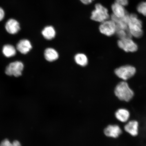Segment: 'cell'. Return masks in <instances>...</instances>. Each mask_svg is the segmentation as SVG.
<instances>
[{
  "mask_svg": "<svg viewBox=\"0 0 146 146\" xmlns=\"http://www.w3.org/2000/svg\"><path fill=\"white\" fill-rule=\"evenodd\" d=\"M114 93L115 96L120 101L128 102L132 99L134 92L129 87L127 82L122 81L119 83L115 88Z\"/></svg>",
  "mask_w": 146,
  "mask_h": 146,
  "instance_id": "obj_1",
  "label": "cell"
},
{
  "mask_svg": "<svg viewBox=\"0 0 146 146\" xmlns=\"http://www.w3.org/2000/svg\"><path fill=\"white\" fill-rule=\"evenodd\" d=\"M127 26L129 32L132 37L140 38L143 36L142 22L137 14H129Z\"/></svg>",
  "mask_w": 146,
  "mask_h": 146,
  "instance_id": "obj_2",
  "label": "cell"
},
{
  "mask_svg": "<svg viewBox=\"0 0 146 146\" xmlns=\"http://www.w3.org/2000/svg\"><path fill=\"white\" fill-rule=\"evenodd\" d=\"M110 17L108 9L99 3L95 5L90 17L93 21L100 23L109 19Z\"/></svg>",
  "mask_w": 146,
  "mask_h": 146,
  "instance_id": "obj_3",
  "label": "cell"
},
{
  "mask_svg": "<svg viewBox=\"0 0 146 146\" xmlns=\"http://www.w3.org/2000/svg\"><path fill=\"white\" fill-rule=\"evenodd\" d=\"M136 72V68L132 66L129 65L119 67L115 70L116 76L123 81L130 79L134 75Z\"/></svg>",
  "mask_w": 146,
  "mask_h": 146,
  "instance_id": "obj_4",
  "label": "cell"
},
{
  "mask_svg": "<svg viewBox=\"0 0 146 146\" xmlns=\"http://www.w3.org/2000/svg\"><path fill=\"white\" fill-rule=\"evenodd\" d=\"M99 30L102 34L108 36H111L115 34L117 25L111 19L101 23Z\"/></svg>",
  "mask_w": 146,
  "mask_h": 146,
  "instance_id": "obj_5",
  "label": "cell"
},
{
  "mask_svg": "<svg viewBox=\"0 0 146 146\" xmlns=\"http://www.w3.org/2000/svg\"><path fill=\"white\" fill-rule=\"evenodd\" d=\"M23 68V64L22 62L15 61L11 63L7 67L5 73L8 76L19 77L21 75Z\"/></svg>",
  "mask_w": 146,
  "mask_h": 146,
  "instance_id": "obj_6",
  "label": "cell"
},
{
  "mask_svg": "<svg viewBox=\"0 0 146 146\" xmlns=\"http://www.w3.org/2000/svg\"><path fill=\"white\" fill-rule=\"evenodd\" d=\"M117 44L120 48L127 52H135L138 50V45L133 41L132 38L119 39Z\"/></svg>",
  "mask_w": 146,
  "mask_h": 146,
  "instance_id": "obj_7",
  "label": "cell"
},
{
  "mask_svg": "<svg viewBox=\"0 0 146 146\" xmlns=\"http://www.w3.org/2000/svg\"><path fill=\"white\" fill-rule=\"evenodd\" d=\"M123 130L131 136L135 137L139 133V124L137 120L135 119L129 120L125 123Z\"/></svg>",
  "mask_w": 146,
  "mask_h": 146,
  "instance_id": "obj_8",
  "label": "cell"
},
{
  "mask_svg": "<svg viewBox=\"0 0 146 146\" xmlns=\"http://www.w3.org/2000/svg\"><path fill=\"white\" fill-rule=\"evenodd\" d=\"M123 132V129L117 124L110 125L104 129V133L106 136L114 139L119 137Z\"/></svg>",
  "mask_w": 146,
  "mask_h": 146,
  "instance_id": "obj_9",
  "label": "cell"
},
{
  "mask_svg": "<svg viewBox=\"0 0 146 146\" xmlns=\"http://www.w3.org/2000/svg\"><path fill=\"white\" fill-rule=\"evenodd\" d=\"M115 117L120 123H125L130 119L131 114L128 110L125 108H120L115 112Z\"/></svg>",
  "mask_w": 146,
  "mask_h": 146,
  "instance_id": "obj_10",
  "label": "cell"
},
{
  "mask_svg": "<svg viewBox=\"0 0 146 146\" xmlns=\"http://www.w3.org/2000/svg\"><path fill=\"white\" fill-rule=\"evenodd\" d=\"M5 29L9 34H15L19 31L21 27L17 21L14 19H10L5 23Z\"/></svg>",
  "mask_w": 146,
  "mask_h": 146,
  "instance_id": "obj_11",
  "label": "cell"
},
{
  "mask_svg": "<svg viewBox=\"0 0 146 146\" xmlns=\"http://www.w3.org/2000/svg\"><path fill=\"white\" fill-rule=\"evenodd\" d=\"M111 10L113 15L118 18H122L128 13L125 7L115 2L111 5Z\"/></svg>",
  "mask_w": 146,
  "mask_h": 146,
  "instance_id": "obj_12",
  "label": "cell"
},
{
  "mask_svg": "<svg viewBox=\"0 0 146 146\" xmlns=\"http://www.w3.org/2000/svg\"><path fill=\"white\" fill-rule=\"evenodd\" d=\"M32 48L30 42L27 39H23L20 40L16 45V48L21 53L26 54Z\"/></svg>",
  "mask_w": 146,
  "mask_h": 146,
  "instance_id": "obj_13",
  "label": "cell"
},
{
  "mask_svg": "<svg viewBox=\"0 0 146 146\" xmlns=\"http://www.w3.org/2000/svg\"><path fill=\"white\" fill-rule=\"evenodd\" d=\"M44 55L45 59L50 62L54 61L58 59L59 56L57 51L52 48L46 49L44 51Z\"/></svg>",
  "mask_w": 146,
  "mask_h": 146,
  "instance_id": "obj_14",
  "label": "cell"
},
{
  "mask_svg": "<svg viewBox=\"0 0 146 146\" xmlns=\"http://www.w3.org/2000/svg\"><path fill=\"white\" fill-rule=\"evenodd\" d=\"M42 34L45 39L50 40L55 37L56 32L54 27L52 26L45 27L42 32Z\"/></svg>",
  "mask_w": 146,
  "mask_h": 146,
  "instance_id": "obj_15",
  "label": "cell"
},
{
  "mask_svg": "<svg viewBox=\"0 0 146 146\" xmlns=\"http://www.w3.org/2000/svg\"><path fill=\"white\" fill-rule=\"evenodd\" d=\"M3 52L6 57H11L16 54V49L13 46L11 45H5L3 47Z\"/></svg>",
  "mask_w": 146,
  "mask_h": 146,
  "instance_id": "obj_16",
  "label": "cell"
},
{
  "mask_svg": "<svg viewBox=\"0 0 146 146\" xmlns=\"http://www.w3.org/2000/svg\"><path fill=\"white\" fill-rule=\"evenodd\" d=\"M76 62L78 65L82 66H85L88 63L87 56L83 54L79 53L76 54L74 57Z\"/></svg>",
  "mask_w": 146,
  "mask_h": 146,
  "instance_id": "obj_17",
  "label": "cell"
},
{
  "mask_svg": "<svg viewBox=\"0 0 146 146\" xmlns=\"http://www.w3.org/2000/svg\"><path fill=\"white\" fill-rule=\"evenodd\" d=\"M136 10L139 13L146 17V1H142L139 3Z\"/></svg>",
  "mask_w": 146,
  "mask_h": 146,
  "instance_id": "obj_18",
  "label": "cell"
},
{
  "mask_svg": "<svg viewBox=\"0 0 146 146\" xmlns=\"http://www.w3.org/2000/svg\"><path fill=\"white\" fill-rule=\"evenodd\" d=\"M0 146H21V143L17 140L11 142L8 139L3 140L0 144Z\"/></svg>",
  "mask_w": 146,
  "mask_h": 146,
  "instance_id": "obj_19",
  "label": "cell"
},
{
  "mask_svg": "<svg viewBox=\"0 0 146 146\" xmlns=\"http://www.w3.org/2000/svg\"><path fill=\"white\" fill-rule=\"evenodd\" d=\"M115 2L125 7L128 5L129 1V0H115Z\"/></svg>",
  "mask_w": 146,
  "mask_h": 146,
  "instance_id": "obj_20",
  "label": "cell"
},
{
  "mask_svg": "<svg viewBox=\"0 0 146 146\" xmlns=\"http://www.w3.org/2000/svg\"><path fill=\"white\" fill-rule=\"evenodd\" d=\"M5 12L3 9L0 7V21H3L5 17Z\"/></svg>",
  "mask_w": 146,
  "mask_h": 146,
  "instance_id": "obj_21",
  "label": "cell"
},
{
  "mask_svg": "<svg viewBox=\"0 0 146 146\" xmlns=\"http://www.w3.org/2000/svg\"><path fill=\"white\" fill-rule=\"evenodd\" d=\"M81 2L85 5H89L92 3L94 0H80Z\"/></svg>",
  "mask_w": 146,
  "mask_h": 146,
  "instance_id": "obj_22",
  "label": "cell"
}]
</instances>
